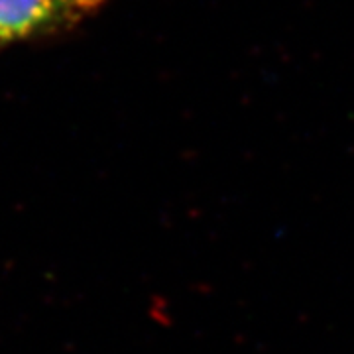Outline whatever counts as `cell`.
Listing matches in <instances>:
<instances>
[{
  "label": "cell",
  "instance_id": "cell-1",
  "mask_svg": "<svg viewBox=\"0 0 354 354\" xmlns=\"http://www.w3.org/2000/svg\"><path fill=\"white\" fill-rule=\"evenodd\" d=\"M104 4L106 0H0V53L18 44L69 34Z\"/></svg>",
  "mask_w": 354,
  "mask_h": 354
}]
</instances>
